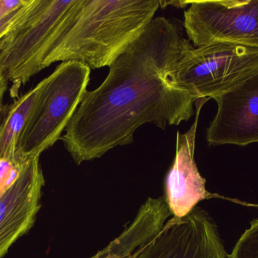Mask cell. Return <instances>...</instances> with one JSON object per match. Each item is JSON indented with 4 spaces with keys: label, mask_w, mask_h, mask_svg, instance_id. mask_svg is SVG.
Masks as SVG:
<instances>
[{
    "label": "cell",
    "mask_w": 258,
    "mask_h": 258,
    "mask_svg": "<svg viewBox=\"0 0 258 258\" xmlns=\"http://www.w3.org/2000/svg\"><path fill=\"white\" fill-rule=\"evenodd\" d=\"M77 0H29L0 38V70L12 98L39 73L41 56Z\"/></svg>",
    "instance_id": "cell-4"
},
{
    "label": "cell",
    "mask_w": 258,
    "mask_h": 258,
    "mask_svg": "<svg viewBox=\"0 0 258 258\" xmlns=\"http://www.w3.org/2000/svg\"><path fill=\"white\" fill-rule=\"evenodd\" d=\"M30 160L19 156L0 159V196L10 187Z\"/></svg>",
    "instance_id": "cell-13"
},
{
    "label": "cell",
    "mask_w": 258,
    "mask_h": 258,
    "mask_svg": "<svg viewBox=\"0 0 258 258\" xmlns=\"http://www.w3.org/2000/svg\"><path fill=\"white\" fill-rule=\"evenodd\" d=\"M218 227L207 212L196 207L172 217L162 230L129 258H227Z\"/></svg>",
    "instance_id": "cell-7"
},
{
    "label": "cell",
    "mask_w": 258,
    "mask_h": 258,
    "mask_svg": "<svg viewBox=\"0 0 258 258\" xmlns=\"http://www.w3.org/2000/svg\"><path fill=\"white\" fill-rule=\"evenodd\" d=\"M45 178L39 157L31 159L0 196V258L27 233L41 209Z\"/></svg>",
    "instance_id": "cell-9"
},
{
    "label": "cell",
    "mask_w": 258,
    "mask_h": 258,
    "mask_svg": "<svg viewBox=\"0 0 258 258\" xmlns=\"http://www.w3.org/2000/svg\"><path fill=\"white\" fill-rule=\"evenodd\" d=\"M187 3L183 27L196 47L222 42L258 48V0Z\"/></svg>",
    "instance_id": "cell-6"
},
{
    "label": "cell",
    "mask_w": 258,
    "mask_h": 258,
    "mask_svg": "<svg viewBox=\"0 0 258 258\" xmlns=\"http://www.w3.org/2000/svg\"><path fill=\"white\" fill-rule=\"evenodd\" d=\"M258 72V48L214 43L188 50L172 80L198 99L212 98Z\"/></svg>",
    "instance_id": "cell-5"
},
{
    "label": "cell",
    "mask_w": 258,
    "mask_h": 258,
    "mask_svg": "<svg viewBox=\"0 0 258 258\" xmlns=\"http://www.w3.org/2000/svg\"><path fill=\"white\" fill-rule=\"evenodd\" d=\"M28 3L29 0H0V38Z\"/></svg>",
    "instance_id": "cell-14"
},
{
    "label": "cell",
    "mask_w": 258,
    "mask_h": 258,
    "mask_svg": "<svg viewBox=\"0 0 258 258\" xmlns=\"http://www.w3.org/2000/svg\"><path fill=\"white\" fill-rule=\"evenodd\" d=\"M8 83L9 82L5 77L4 74L0 70V112L3 110L4 105H3V98H4L5 93L8 89Z\"/></svg>",
    "instance_id": "cell-15"
},
{
    "label": "cell",
    "mask_w": 258,
    "mask_h": 258,
    "mask_svg": "<svg viewBox=\"0 0 258 258\" xmlns=\"http://www.w3.org/2000/svg\"><path fill=\"white\" fill-rule=\"evenodd\" d=\"M44 83L43 79L28 92L15 98L12 104L4 106L0 112V159L16 156L18 139Z\"/></svg>",
    "instance_id": "cell-11"
},
{
    "label": "cell",
    "mask_w": 258,
    "mask_h": 258,
    "mask_svg": "<svg viewBox=\"0 0 258 258\" xmlns=\"http://www.w3.org/2000/svg\"><path fill=\"white\" fill-rule=\"evenodd\" d=\"M91 258H107V255H106L105 253L103 251H99V252L97 253L95 256L92 257Z\"/></svg>",
    "instance_id": "cell-16"
},
{
    "label": "cell",
    "mask_w": 258,
    "mask_h": 258,
    "mask_svg": "<svg viewBox=\"0 0 258 258\" xmlns=\"http://www.w3.org/2000/svg\"><path fill=\"white\" fill-rule=\"evenodd\" d=\"M194 45L171 19L156 17L109 68L105 80L88 91L60 138L77 165L129 145L145 124L162 130L195 113L199 100L172 80Z\"/></svg>",
    "instance_id": "cell-1"
},
{
    "label": "cell",
    "mask_w": 258,
    "mask_h": 258,
    "mask_svg": "<svg viewBox=\"0 0 258 258\" xmlns=\"http://www.w3.org/2000/svg\"><path fill=\"white\" fill-rule=\"evenodd\" d=\"M90 73V68L78 62H61L44 79L43 87L18 139L16 156L40 157L60 139L87 92Z\"/></svg>",
    "instance_id": "cell-3"
},
{
    "label": "cell",
    "mask_w": 258,
    "mask_h": 258,
    "mask_svg": "<svg viewBox=\"0 0 258 258\" xmlns=\"http://www.w3.org/2000/svg\"><path fill=\"white\" fill-rule=\"evenodd\" d=\"M212 98L218 111L206 132L209 145L258 142V72Z\"/></svg>",
    "instance_id": "cell-8"
},
{
    "label": "cell",
    "mask_w": 258,
    "mask_h": 258,
    "mask_svg": "<svg viewBox=\"0 0 258 258\" xmlns=\"http://www.w3.org/2000/svg\"><path fill=\"white\" fill-rule=\"evenodd\" d=\"M209 98L196 101V119L184 133L177 131L174 162L165 179V198L171 215L183 218L190 213L197 204L210 198L203 178L196 164V136L202 108Z\"/></svg>",
    "instance_id": "cell-10"
},
{
    "label": "cell",
    "mask_w": 258,
    "mask_h": 258,
    "mask_svg": "<svg viewBox=\"0 0 258 258\" xmlns=\"http://www.w3.org/2000/svg\"><path fill=\"white\" fill-rule=\"evenodd\" d=\"M159 0H77L42 54L39 71L54 62L90 69L110 67L145 31Z\"/></svg>",
    "instance_id": "cell-2"
},
{
    "label": "cell",
    "mask_w": 258,
    "mask_h": 258,
    "mask_svg": "<svg viewBox=\"0 0 258 258\" xmlns=\"http://www.w3.org/2000/svg\"><path fill=\"white\" fill-rule=\"evenodd\" d=\"M230 258H258V219L239 238Z\"/></svg>",
    "instance_id": "cell-12"
}]
</instances>
